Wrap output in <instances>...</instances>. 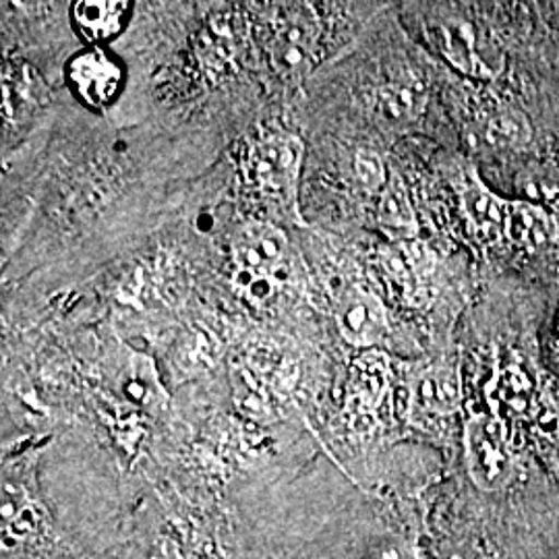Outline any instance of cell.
Returning <instances> with one entry per match:
<instances>
[{"instance_id":"obj_1","label":"cell","mask_w":559,"mask_h":559,"mask_svg":"<svg viewBox=\"0 0 559 559\" xmlns=\"http://www.w3.org/2000/svg\"><path fill=\"white\" fill-rule=\"evenodd\" d=\"M302 141L295 135H267L253 145L245 173L263 195L290 205L297 195Z\"/></svg>"},{"instance_id":"obj_2","label":"cell","mask_w":559,"mask_h":559,"mask_svg":"<svg viewBox=\"0 0 559 559\" xmlns=\"http://www.w3.org/2000/svg\"><path fill=\"white\" fill-rule=\"evenodd\" d=\"M466 454L473 479L483 489H498L510 479V452L498 420L475 417L466 425Z\"/></svg>"},{"instance_id":"obj_3","label":"cell","mask_w":559,"mask_h":559,"mask_svg":"<svg viewBox=\"0 0 559 559\" xmlns=\"http://www.w3.org/2000/svg\"><path fill=\"white\" fill-rule=\"evenodd\" d=\"M69 78L81 100L92 108H104L117 98L122 71L117 60L110 59L100 48H92L71 60Z\"/></svg>"},{"instance_id":"obj_4","label":"cell","mask_w":559,"mask_h":559,"mask_svg":"<svg viewBox=\"0 0 559 559\" xmlns=\"http://www.w3.org/2000/svg\"><path fill=\"white\" fill-rule=\"evenodd\" d=\"M436 44L441 55L471 78H493L496 69L483 55L477 27L471 21L445 17L436 25Z\"/></svg>"},{"instance_id":"obj_5","label":"cell","mask_w":559,"mask_h":559,"mask_svg":"<svg viewBox=\"0 0 559 559\" xmlns=\"http://www.w3.org/2000/svg\"><path fill=\"white\" fill-rule=\"evenodd\" d=\"M340 334L355 346H369L380 338L388 325L385 307L380 297L353 288L344 293L336 307Z\"/></svg>"},{"instance_id":"obj_6","label":"cell","mask_w":559,"mask_h":559,"mask_svg":"<svg viewBox=\"0 0 559 559\" xmlns=\"http://www.w3.org/2000/svg\"><path fill=\"white\" fill-rule=\"evenodd\" d=\"M286 235L272 224H247L233 242L239 270L276 274L286 258Z\"/></svg>"},{"instance_id":"obj_7","label":"cell","mask_w":559,"mask_h":559,"mask_svg":"<svg viewBox=\"0 0 559 559\" xmlns=\"http://www.w3.org/2000/svg\"><path fill=\"white\" fill-rule=\"evenodd\" d=\"M316 44V23L295 15L280 25L272 40V64L282 78H297L309 69Z\"/></svg>"},{"instance_id":"obj_8","label":"cell","mask_w":559,"mask_h":559,"mask_svg":"<svg viewBox=\"0 0 559 559\" xmlns=\"http://www.w3.org/2000/svg\"><path fill=\"white\" fill-rule=\"evenodd\" d=\"M460 198L464 212L473 226L485 235H500L506 230V216H508V201L493 195L483 182L477 173H466L460 185Z\"/></svg>"},{"instance_id":"obj_9","label":"cell","mask_w":559,"mask_h":559,"mask_svg":"<svg viewBox=\"0 0 559 559\" xmlns=\"http://www.w3.org/2000/svg\"><path fill=\"white\" fill-rule=\"evenodd\" d=\"M378 221L381 228L394 239H411L417 235V216L413 203L408 200L406 185L396 173H392L388 185L383 187Z\"/></svg>"},{"instance_id":"obj_10","label":"cell","mask_w":559,"mask_h":559,"mask_svg":"<svg viewBox=\"0 0 559 559\" xmlns=\"http://www.w3.org/2000/svg\"><path fill=\"white\" fill-rule=\"evenodd\" d=\"M459 380L452 369H431L420 376L413 402L425 415H445L459 406Z\"/></svg>"},{"instance_id":"obj_11","label":"cell","mask_w":559,"mask_h":559,"mask_svg":"<svg viewBox=\"0 0 559 559\" xmlns=\"http://www.w3.org/2000/svg\"><path fill=\"white\" fill-rule=\"evenodd\" d=\"M127 9L129 4L120 0H81L73 7V17L90 40L102 41L119 32Z\"/></svg>"},{"instance_id":"obj_12","label":"cell","mask_w":559,"mask_h":559,"mask_svg":"<svg viewBox=\"0 0 559 559\" xmlns=\"http://www.w3.org/2000/svg\"><path fill=\"white\" fill-rule=\"evenodd\" d=\"M510 240L524 247H540L551 237V221L549 216L531 203H508L506 230Z\"/></svg>"},{"instance_id":"obj_13","label":"cell","mask_w":559,"mask_h":559,"mask_svg":"<svg viewBox=\"0 0 559 559\" xmlns=\"http://www.w3.org/2000/svg\"><path fill=\"white\" fill-rule=\"evenodd\" d=\"M388 362L380 353H369L360 357L353 371L350 396L359 408H373L385 390Z\"/></svg>"},{"instance_id":"obj_14","label":"cell","mask_w":559,"mask_h":559,"mask_svg":"<svg viewBox=\"0 0 559 559\" xmlns=\"http://www.w3.org/2000/svg\"><path fill=\"white\" fill-rule=\"evenodd\" d=\"M531 122L519 110H506L489 122V143L498 147L520 150L531 143Z\"/></svg>"},{"instance_id":"obj_15","label":"cell","mask_w":559,"mask_h":559,"mask_svg":"<svg viewBox=\"0 0 559 559\" xmlns=\"http://www.w3.org/2000/svg\"><path fill=\"white\" fill-rule=\"evenodd\" d=\"M235 286L245 299L253 305H263L278 293V278L276 274L267 272H253V270H239L235 274Z\"/></svg>"},{"instance_id":"obj_16","label":"cell","mask_w":559,"mask_h":559,"mask_svg":"<svg viewBox=\"0 0 559 559\" xmlns=\"http://www.w3.org/2000/svg\"><path fill=\"white\" fill-rule=\"evenodd\" d=\"M381 102H383V110L390 117L396 119H406L413 117L415 112L420 110L419 90H413L408 85H390L381 92Z\"/></svg>"},{"instance_id":"obj_17","label":"cell","mask_w":559,"mask_h":559,"mask_svg":"<svg viewBox=\"0 0 559 559\" xmlns=\"http://www.w3.org/2000/svg\"><path fill=\"white\" fill-rule=\"evenodd\" d=\"M355 175H357L360 187H365L367 191H378L390 180L385 173V164L371 150H360L359 154L355 156Z\"/></svg>"},{"instance_id":"obj_18","label":"cell","mask_w":559,"mask_h":559,"mask_svg":"<svg viewBox=\"0 0 559 559\" xmlns=\"http://www.w3.org/2000/svg\"><path fill=\"white\" fill-rule=\"evenodd\" d=\"M445 559H471V556L464 554V551H454V554H450Z\"/></svg>"},{"instance_id":"obj_19","label":"cell","mask_w":559,"mask_h":559,"mask_svg":"<svg viewBox=\"0 0 559 559\" xmlns=\"http://www.w3.org/2000/svg\"><path fill=\"white\" fill-rule=\"evenodd\" d=\"M558 334H559V321H558Z\"/></svg>"}]
</instances>
